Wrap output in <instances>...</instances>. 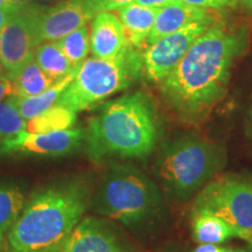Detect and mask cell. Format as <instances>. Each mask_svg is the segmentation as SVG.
Masks as SVG:
<instances>
[{"mask_svg": "<svg viewBox=\"0 0 252 252\" xmlns=\"http://www.w3.org/2000/svg\"><path fill=\"white\" fill-rule=\"evenodd\" d=\"M245 43L243 32L212 24L161 82L167 103L185 123L203 121L224 97L231 68Z\"/></svg>", "mask_w": 252, "mask_h": 252, "instance_id": "obj_1", "label": "cell"}, {"mask_svg": "<svg viewBox=\"0 0 252 252\" xmlns=\"http://www.w3.org/2000/svg\"><path fill=\"white\" fill-rule=\"evenodd\" d=\"M159 125L150 100L141 93L106 103L88 121L87 150L91 159L144 158L156 149Z\"/></svg>", "mask_w": 252, "mask_h": 252, "instance_id": "obj_2", "label": "cell"}, {"mask_svg": "<svg viewBox=\"0 0 252 252\" xmlns=\"http://www.w3.org/2000/svg\"><path fill=\"white\" fill-rule=\"evenodd\" d=\"M87 208L81 185L53 187L34 194L8 230L6 252H50L78 224Z\"/></svg>", "mask_w": 252, "mask_h": 252, "instance_id": "obj_3", "label": "cell"}, {"mask_svg": "<svg viewBox=\"0 0 252 252\" xmlns=\"http://www.w3.org/2000/svg\"><path fill=\"white\" fill-rule=\"evenodd\" d=\"M143 71V53L132 45L116 58L86 59L56 104L76 113L90 109L130 87Z\"/></svg>", "mask_w": 252, "mask_h": 252, "instance_id": "obj_4", "label": "cell"}, {"mask_svg": "<svg viewBox=\"0 0 252 252\" xmlns=\"http://www.w3.org/2000/svg\"><path fill=\"white\" fill-rule=\"evenodd\" d=\"M224 162V152L214 141L186 137L162 150L157 172L167 193L182 201L204 187Z\"/></svg>", "mask_w": 252, "mask_h": 252, "instance_id": "obj_5", "label": "cell"}, {"mask_svg": "<svg viewBox=\"0 0 252 252\" xmlns=\"http://www.w3.org/2000/svg\"><path fill=\"white\" fill-rule=\"evenodd\" d=\"M94 202L97 212L126 225L151 219L161 204L156 185L132 167H119L110 172Z\"/></svg>", "mask_w": 252, "mask_h": 252, "instance_id": "obj_6", "label": "cell"}, {"mask_svg": "<svg viewBox=\"0 0 252 252\" xmlns=\"http://www.w3.org/2000/svg\"><path fill=\"white\" fill-rule=\"evenodd\" d=\"M193 212H209L236 228L252 232V181L222 178L198 193Z\"/></svg>", "mask_w": 252, "mask_h": 252, "instance_id": "obj_7", "label": "cell"}, {"mask_svg": "<svg viewBox=\"0 0 252 252\" xmlns=\"http://www.w3.org/2000/svg\"><path fill=\"white\" fill-rule=\"evenodd\" d=\"M212 24L213 17L209 15L149 45L143 53V67L146 77L152 82L165 80L174 70L195 40Z\"/></svg>", "mask_w": 252, "mask_h": 252, "instance_id": "obj_8", "label": "cell"}, {"mask_svg": "<svg viewBox=\"0 0 252 252\" xmlns=\"http://www.w3.org/2000/svg\"><path fill=\"white\" fill-rule=\"evenodd\" d=\"M96 13L88 0H64L47 11H33V28L36 46L55 42L71 32L88 25Z\"/></svg>", "mask_w": 252, "mask_h": 252, "instance_id": "obj_9", "label": "cell"}, {"mask_svg": "<svg viewBox=\"0 0 252 252\" xmlns=\"http://www.w3.org/2000/svg\"><path fill=\"white\" fill-rule=\"evenodd\" d=\"M84 138L86 132L81 127L43 133L23 131L0 140V156L18 153L46 157L65 156L76 151Z\"/></svg>", "mask_w": 252, "mask_h": 252, "instance_id": "obj_10", "label": "cell"}, {"mask_svg": "<svg viewBox=\"0 0 252 252\" xmlns=\"http://www.w3.org/2000/svg\"><path fill=\"white\" fill-rule=\"evenodd\" d=\"M33 8L20 7L1 28L0 60L9 78H13L34 59L36 42L33 28Z\"/></svg>", "mask_w": 252, "mask_h": 252, "instance_id": "obj_11", "label": "cell"}, {"mask_svg": "<svg viewBox=\"0 0 252 252\" xmlns=\"http://www.w3.org/2000/svg\"><path fill=\"white\" fill-rule=\"evenodd\" d=\"M59 248L64 252H128L111 228L94 217L81 220Z\"/></svg>", "mask_w": 252, "mask_h": 252, "instance_id": "obj_12", "label": "cell"}, {"mask_svg": "<svg viewBox=\"0 0 252 252\" xmlns=\"http://www.w3.org/2000/svg\"><path fill=\"white\" fill-rule=\"evenodd\" d=\"M130 46L118 15L99 12L91 21L90 50L94 58L112 59Z\"/></svg>", "mask_w": 252, "mask_h": 252, "instance_id": "obj_13", "label": "cell"}, {"mask_svg": "<svg viewBox=\"0 0 252 252\" xmlns=\"http://www.w3.org/2000/svg\"><path fill=\"white\" fill-rule=\"evenodd\" d=\"M191 231L194 239L200 244H222L231 238H242L249 242L252 238V232L236 228L209 212H193Z\"/></svg>", "mask_w": 252, "mask_h": 252, "instance_id": "obj_14", "label": "cell"}, {"mask_svg": "<svg viewBox=\"0 0 252 252\" xmlns=\"http://www.w3.org/2000/svg\"><path fill=\"white\" fill-rule=\"evenodd\" d=\"M209 15L206 9L186 5L181 1L163 6L158 9L156 21L147 40V45H152L161 37L174 33L187 25L209 17Z\"/></svg>", "mask_w": 252, "mask_h": 252, "instance_id": "obj_15", "label": "cell"}, {"mask_svg": "<svg viewBox=\"0 0 252 252\" xmlns=\"http://www.w3.org/2000/svg\"><path fill=\"white\" fill-rule=\"evenodd\" d=\"M158 9L159 8L140 5L135 1L117 9L118 18L124 27L130 45L135 48H141L147 43Z\"/></svg>", "mask_w": 252, "mask_h": 252, "instance_id": "obj_16", "label": "cell"}, {"mask_svg": "<svg viewBox=\"0 0 252 252\" xmlns=\"http://www.w3.org/2000/svg\"><path fill=\"white\" fill-rule=\"evenodd\" d=\"M77 69L75 71H72L71 74H69L68 76L63 77L58 82H55L52 87H49L48 89L42 91V93L35 94V96H13L14 103L15 105H17L19 112L21 113V116H23L26 121H30V119L36 117L37 115L45 112L46 110H48L49 108H52L53 105H55L63 91L67 89L69 84L71 83L72 80H74Z\"/></svg>", "mask_w": 252, "mask_h": 252, "instance_id": "obj_17", "label": "cell"}, {"mask_svg": "<svg viewBox=\"0 0 252 252\" xmlns=\"http://www.w3.org/2000/svg\"><path fill=\"white\" fill-rule=\"evenodd\" d=\"M34 60L41 69L55 81L68 76L78 67H75L60 49L58 42H42L36 46Z\"/></svg>", "mask_w": 252, "mask_h": 252, "instance_id": "obj_18", "label": "cell"}, {"mask_svg": "<svg viewBox=\"0 0 252 252\" xmlns=\"http://www.w3.org/2000/svg\"><path fill=\"white\" fill-rule=\"evenodd\" d=\"M11 80L13 81L14 96L17 97L35 96L58 82L46 74L34 59Z\"/></svg>", "mask_w": 252, "mask_h": 252, "instance_id": "obj_19", "label": "cell"}, {"mask_svg": "<svg viewBox=\"0 0 252 252\" xmlns=\"http://www.w3.org/2000/svg\"><path fill=\"white\" fill-rule=\"evenodd\" d=\"M76 122V112L63 105L55 104L52 108L27 121L26 131L34 133L62 131L71 128Z\"/></svg>", "mask_w": 252, "mask_h": 252, "instance_id": "obj_20", "label": "cell"}, {"mask_svg": "<svg viewBox=\"0 0 252 252\" xmlns=\"http://www.w3.org/2000/svg\"><path fill=\"white\" fill-rule=\"evenodd\" d=\"M56 42L69 61L75 67H80L90 52V33L88 25L71 32Z\"/></svg>", "mask_w": 252, "mask_h": 252, "instance_id": "obj_21", "label": "cell"}, {"mask_svg": "<svg viewBox=\"0 0 252 252\" xmlns=\"http://www.w3.org/2000/svg\"><path fill=\"white\" fill-rule=\"evenodd\" d=\"M25 207L23 191L17 187H0V230L8 231Z\"/></svg>", "mask_w": 252, "mask_h": 252, "instance_id": "obj_22", "label": "cell"}, {"mask_svg": "<svg viewBox=\"0 0 252 252\" xmlns=\"http://www.w3.org/2000/svg\"><path fill=\"white\" fill-rule=\"evenodd\" d=\"M27 121L15 105L13 96L0 102V140L26 131Z\"/></svg>", "mask_w": 252, "mask_h": 252, "instance_id": "obj_23", "label": "cell"}, {"mask_svg": "<svg viewBox=\"0 0 252 252\" xmlns=\"http://www.w3.org/2000/svg\"><path fill=\"white\" fill-rule=\"evenodd\" d=\"M94 13L99 12H110L123 7V6L134 2L135 0H88Z\"/></svg>", "mask_w": 252, "mask_h": 252, "instance_id": "obj_24", "label": "cell"}, {"mask_svg": "<svg viewBox=\"0 0 252 252\" xmlns=\"http://www.w3.org/2000/svg\"><path fill=\"white\" fill-rule=\"evenodd\" d=\"M179 1L203 9H223L235 4V0H179Z\"/></svg>", "mask_w": 252, "mask_h": 252, "instance_id": "obj_25", "label": "cell"}, {"mask_svg": "<svg viewBox=\"0 0 252 252\" xmlns=\"http://www.w3.org/2000/svg\"><path fill=\"white\" fill-rule=\"evenodd\" d=\"M7 96H14V84L9 77H0V102Z\"/></svg>", "mask_w": 252, "mask_h": 252, "instance_id": "obj_26", "label": "cell"}, {"mask_svg": "<svg viewBox=\"0 0 252 252\" xmlns=\"http://www.w3.org/2000/svg\"><path fill=\"white\" fill-rule=\"evenodd\" d=\"M236 249L223 248L219 244H200L193 252H235Z\"/></svg>", "mask_w": 252, "mask_h": 252, "instance_id": "obj_27", "label": "cell"}, {"mask_svg": "<svg viewBox=\"0 0 252 252\" xmlns=\"http://www.w3.org/2000/svg\"><path fill=\"white\" fill-rule=\"evenodd\" d=\"M176 1H179V0H135V2H138V4L156 8H161L163 6L174 4Z\"/></svg>", "mask_w": 252, "mask_h": 252, "instance_id": "obj_28", "label": "cell"}, {"mask_svg": "<svg viewBox=\"0 0 252 252\" xmlns=\"http://www.w3.org/2000/svg\"><path fill=\"white\" fill-rule=\"evenodd\" d=\"M14 5L19 6V7H27L31 4L32 0H11Z\"/></svg>", "mask_w": 252, "mask_h": 252, "instance_id": "obj_29", "label": "cell"}, {"mask_svg": "<svg viewBox=\"0 0 252 252\" xmlns=\"http://www.w3.org/2000/svg\"><path fill=\"white\" fill-rule=\"evenodd\" d=\"M39 4H46V5H52V4H59V2L64 1V0H35Z\"/></svg>", "mask_w": 252, "mask_h": 252, "instance_id": "obj_30", "label": "cell"}, {"mask_svg": "<svg viewBox=\"0 0 252 252\" xmlns=\"http://www.w3.org/2000/svg\"><path fill=\"white\" fill-rule=\"evenodd\" d=\"M4 247H5V232H2L1 230H0V252H1Z\"/></svg>", "mask_w": 252, "mask_h": 252, "instance_id": "obj_31", "label": "cell"}, {"mask_svg": "<svg viewBox=\"0 0 252 252\" xmlns=\"http://www.w3.org/2000/svg\"><path fill=\"white\" fill-rule=\"evenodd\" d=\"M239 1H241L245 7L249 8L252 12V0H239Z\"/></svg>", "mask_w": 252, "mask_h": 252, "instance_id": "obj_32", "label": "cell"}, {"mask_svg": "<svg viewBox=\"0 0 252 252\" xmlns=\"http://www.w3.org/2000/svg\"><path fill=\"white\" fill-rule=\"evenodd\" d=\"M4 65H2V62H1V60H0V76H1V74H2V70H4Z\"/></svg>", "mask_w": 252, "mask_h": 252, "instance_id": "obj_33", "label": "cell"}, {"mask_svg": "<svg viewBox=\"0 0 252 252\" xmlns=\"http://www.w3.org/2000/svg\"><path fill=\"white\" fill-rule=\"evenodd\" d=\"M249 252H252V238L249 241Z\"/></svg>", "mask_w": 252, "mask_h": 252, "instance_id": "obj_34", "label": "cell"}, {"mask_svg": "<svg viewBox=\"0 0 252 252\" xmlns=\"http://www.w3.org/2000/svg\"><path fill=\"white\" fill-rule=\"evenodd\" d=\"M50 252H64V251H63L61 248H56V249H54V250H52Z\"/></svg>", "mask_w": 252, "mask_h": 252, "instance_id": "obj_35", "label": "cell"}, {"mask_svg": "<svg viewBox=\"0 0 252 252\" xmlns=\"http://www.w3.org/2000/svg\"><path fill=\"white\" fill-rule=\"evenodd\" d=\"M235 252H248V251H245V250H241V249H237V250H235Z\"/></svg>", "mask_w": 252, "mask_h": 252, "instance_id": "obj_36", "label": "cell"}, {"mask_svg": "<svg viewBox=\"0 0 252 252\" xmlns=\"http://www.w3.org/2000/svg\"><path fill=\"white\" fill-rule=\"evenodd\" d=\"M0 47H1V30H0Z\"/></svg>", "mask_w": 252, "mask_h": 252, "instance_id": "obj_37", "label": "cell"}, {"mask_svg": "<svg viewBox=\"0 0 252 252\" xmlns=\"http://www.w3.org/2000/svg\"><path fill=\"white\" fill-rule=\"evenodd\" d=\"M7 1H9V2H12V1H11V0H7ZM12 4H13V2H12Z\"/></svg>", "mask_w": 252, "mask_h": 252, "instance_id": "obj_38", "label": "cell"}]
</instances>
